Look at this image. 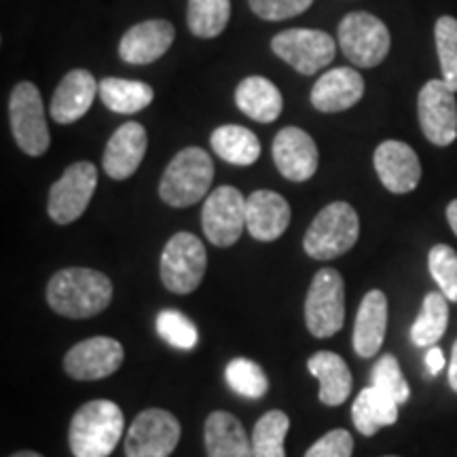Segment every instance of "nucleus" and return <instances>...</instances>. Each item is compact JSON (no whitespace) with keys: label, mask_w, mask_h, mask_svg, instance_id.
<instances>
[{"label":"nucleus","mask_w":457,"mask_h":457,"mask_svg":"<svg viewBox=\"0 0 457 457\" xmlns=\"http://www.w3.org/2000/svg\"><path fill=\"white\" fill-rule=\"evenodd\" d=\"M112 284L102 271L68 267L57 271L47 284V303L60 316L85 320L98 316L111 305Z\"/></svg>","instance_id":"obj_1"},{"label":"nucleus","mask_w":457,"mask_h":457,"mask_svg":"<svg viewBox=\"0 0 457 457\" xmlns=\"http://www.w3.org/2000/svg\"><path fill=\"white\" fill-rule=\"evenodd\" d=\"M125 430L123 411L112 400H91L72 415L68 443L74 457H111Z\"/></svg>","instance_id":"obj_2"},{"label":"nucleus","mask_w":457,"mask_h":457,"mask_svg":"<svg viewBox=\"0 0 457 457\" xmlns=\"http://www.w3.org/2000/svg\"><path fill=\"white\" fill-rule=\"evenodd\" d=\"M212 180V157L199 146L182 148L163 171L159 182V197L171 208H188L208 195Z\"/></svg>","instance_id":"obj_3"},{"label":"nucleus","mask_w":457,"mask_h":457,"mask_svg":"<svg viewBox=\"0 0 457 457\" xmlns=\"http://www.w3.org/2000/svg\"><path fill=\"white\" fill-rule=\"evenodd\" d=\"M360 236V220L356 210L347 202H333L307 228L303 237V248L316 261H330L350 253Z\"/></svg>","instance_id":"obj_4"},{"label":"nucleus","mask_w":457,"mask_h":457,"mask_svg":"<svg viewBox=\"0 0 457 457\" xmlns=\"http://www.w3.org/2000/svg\"><path fill=\"white\" fill-rule=\"evenodd\" d=\"M337 38L343 55L360 68L379 66L390 54L392 45L390 30L384 21L364 11H353L343 17Z\"/></svg>","instance_id":"obj_5"},{"label":"nucleus","mask_w":457,"mask_h":457,"mask_svg":"<svg viewBox=\"0 0 457 457\" xmlns=\"http://www.w3.org/2000/svg\"><path fill=\"white\" fill-rule=\"evenodd\" d=\"M205 267L208 254L204 242L187 231L170 237L159 261L162 282L174 295H188L197 290L205 276Z\"/></svg>","instance_id":"obj_6"},{"label":"nucleus","mask_w":457,"mask_h":457,"mask_svg":"<svg viewBox=\"0 0 457 457\" xmlns=\"http://www.w3.org/2000/svg\"><path fill=\"white\" fill-rule=\"evenodd\" d=\"M11 131L17 146L30 157H41L51 145L41 91L30 81L17 83L9 100Z\"/></svg>","instance_id":"obj_7"},{"label":"nucleus","mask_w":457,"mask_h":457,"mask_svg":"<svg viewBox=\"0 0 457 457\" xmlns=\"http://www.w3.org/2000/svg\"><path fill=\"white\" fill-rule=\"evenodd\" d=\"M345 322V284L337 270H320L305 299V324L316 339H328Z\"/></svg>","instance_id":"obj_8"},{"label":"nucleus","mask_w":457,"mask_h":457,"mask_svg":"<svg viewBox=\"0 0 457 457\" xmlns=\"http://www.w3.org/2000/svg\"><path fill=\"white\" fill-rule=\"evenodd\" d=\"M271 49L279 60L305 77H313L327 68L337 55V43L328 32L307 30V28H293L276 34Z\"/></svg>","instance_id":"obj_9"},{"label":"nucleus","mask_w":457,"mask_h":457,"mask_svg":"<svg viewBox=\"0 0 457 457\" xmlns=\"http://www.w3.org/2000/svg\"><path fill=\"white\" fill-rule=\"evenodd\" d=\"M98 187V170L89 162H77L66 168L62 179L51 187L47 212L57 225H71L81 219Z\"/></svg>","instance_id":"obj_10"},{"label":"nucleus","mask_w":457,"mask_h":457,"mask_svg":"<svg viewBox=\"0 0 457 457\" xmlns=\"http://www.w3.org/2000/svg\"><path fill=\"white\" fill-rule=\"evenodd\" d=\"M179 441V420L165 409H146L131 421L125 438V457H170Z\"/></svg>","instance_id":"obj_11"},{"label":"nucleus","mask_w":457,"mask_h":457,"mask_svg":"<svg viewBox=\"0 0 457 457\" xmlns=\"http://www.w3.org/2000/svg\"><path fill=\"white\" fill-rule=\"evenodd\" d=\"M205 237L219 248H228L245 228V199L236 187H219L210 193L202 210Z\"/></svg>","instance_id":"obj_12"},{"label":"nucleus","mask_w":457,"mask_h":457,"mask_svg":"<svg viewBox=\"0 0 457 457\" xmlns=\"http://www.w3.org/2000/svg\"><path fill=\"white\" fill-rule=\"evenodd\" d=\"M421 131L432 145L449 146L457 138V100L455 91L447 83L432 79L420 91L417 98Z\"/></svg>","instance_id":"obj_13"},{"label":"nucleus","mask_w":457,"mask_h":457,"mask_svg":"<svg viewBox=\"0 0 457 457\" xmlns=\"http://www.w3.org/2000/svg\"><path fill=\"white\" fill-rule=\"evenodd\" d=\"M123 364V345L111 337H91L71 347L64 370L77 381H98L117 373Z\"/></svg>","instance_id":"obj_14"},{"label":"nucleus","mask_w":457,"mask_h":457,"mask_svg":"<svg viewBox=\"0 0 457 457\" xmlns=\"http://www.w3.org/2000/svg\"><path fill=\"white\" fill-rule=\"evenodd\" d=\"M375 170L381 185L390 193L404 195L421 180V163L417 153L400 140H386L375 151Z\"/></svg>","instance_id":"obj_15"},{"label":"nucleus","mask_w":457,"mask_h":457,"mask_svg":"<svg viewBox=\"0 0 457 457\" xmlns=\"http://www.w3.org/2000/svg\"><path fill=\"white\" fill-rule=\"evenodd\" d=\"M273 162L279 174L293 182L310 180L318 170V146L305 129L284 128L273 138Z\"/></svg>","instance_id":"obj_16"},{"label":"nucleus","mask_w":457,"mask_h":457,"mask_svg":"<svg viewBox=\"0 0 457 457\" xmlns=\"http://www.w3.org/2000/svg\"><path fill=\"white\" fill-rule=\"evenodd\" d=\"M176 30L168 20H146L131 26L119 43V55L125 64L146 66L168 54Z\"/></svg>","instance_id":"obj_17"},{"label":"nucleus","mask_w":457,"mask_h":457,"mask_svg":"<svg viewBox=\"0 0 457 457\" xmlns=\"http://www.w3.org/2000/svg\"><path fill=\"white\" fill-rule=\"evenodd\" d=\"M146 129L136 121L123 123L111 136L104 151V159H102L108 179L128 180L129 176H134L146 155Z\"/></svg>","instance_id":"obj_18"},{"label":"nucleus","mask_w":457,"mask_h":457,"mask_svg":"<svg viewBox=\"0 0 457 457\" xmlns=\"http://www.w3.org/2000/svg\"><path fill=\"white\" fill-rule=\"evenodd\" d=\"M96 94H100V83L96 81L94 74L85 68L71 71L57 85L54 98H51V117L62 125L79 121L94 104Z\"/></svg>","instance_id":"obj_19"},{"label":"nucleus","mask_w":457,"mask_h":457,"mask_svg":"<svg viewBox=\"0 0 457 457\" xmlns=\"http://www.w3.org/2000/svg\"><path fill=\"white\" fill-rule=\"evenodd\" d=\"M290 225V205L279 193L254 191L245 199V228L259 242L282 237Z\"/></svg>","instance_id":"obj_20"},{"label":"nucleus","mask_w":457,"mask_h":457,"mask_svg":"<svg viewBox=\"0 0 457 457\" xmlns=\"http://www.w3.org/2000/svg\"><path fill=\"white\" fill-rule=\"evenodd\" d=\"M364 96V79L353 68H333L313 83L312 104L320 112H343Z\"/></svg>","instance_id":"obj_21"},{"label":"nucleus","mask_w":457,"mask_h":457,"mask_svg":"<svg viewBox=\"0 0 457 457\" xmlns=\"http://www.w3.org/2000/svg\"><path fill=\"white\" fill-rule=\"evenodd\" d=\"M387 330V296L381 290L364 295L353 324V352L360 358L377 356L386 341Z\"/></svg>","instance_id":"obj_22"},{"label":"nucleus","mask_w":457,"mask_h":457,"mask_svg":"<svg viewBox=\"0 0 457 457\" xmlns=\"http://www.w3.org/2000/svg\"><path fill=\"white\" fill-rule=\"evenodd\" d=\"M204 438L208 457H254L253 441L245 436L244 426L227 411H214L208 415Z\"/></svg>","instance_id":"obj_23"},{"label":"nucleus","mask_w":457,"mask_h":457,"mask_svg":"<svg viewBox=\"0 0 457 457\" xmlns=\"http://www.w3.org/2000/svg\"><path fill=\"white\" fill-rule=\"evenodd\" d=\"M307 369L318 377L320 403L327 407H339L352 392V373L345 360L335 352H318L307 360Z\"/></svg>","instance_id":"obj_24"},{"label":"nucleus","mask_w":457,"mask_h":457,"mask_svg":"<svg viewBox=\"0 0 457 457\" xmlns=\"http://www.w3.org/2000/svg\"><path fill=\"white\" fill-rule=\"evenodd\" d=\"M236 104L253 121L273 123L282 114L284 100L270 79L248 77L237 85Z\"/></svg>","instance_id":"obj_25"},{"label":"nucleus","mask_w":457,"mask_h":457,"mask_svg":"<svg viewBox=\"0 0 457 457\" xmlns=\"http://www.w3.org/2000/svg\"><path fill=\"white\" fill-rule=\"evenodd\" d=\"M398 403H394L390 396L377 390L375 386L364 387L353 400L352 420L353 426L364 436H375L381 428L396 424L398 420Z\"/></svg>","instance_id":"obj_26"},{"label":"nucleus","mask_w":457,"mask_h":457,"mask_svg":"<svg viewBox=\"0 0 457 457\" xmlns=\"http://www.w3.org/2000/svg\"><path fill=\"white\" fill-rule=\"evenodd\" d=\"M212 151L222 162L237 165V168H248L256 163L261 157V142L254 131L242 125H220L210 136Z\"/></svg>","instance_id":"obj_27"},{"label":"nucleus","mask_w":457,"mask_h":457,"mask_svg":"<svg viewBox=\"0 0 457 457\" xmlns=\"http://www.w3.org/2000/svg\"><path fill=\"white\" fill-rule=\"evenodd\" d=\"M155 91L151 85L142 81H128V79L106 77L100 81V100L108 111L117 114H136L151 104Z\"/></svg>","instance_id":"obj_28"},{"label":"nucleus","mask_w":457,"mask_h":457,"mask_svg":"<svg viewBox=\"0 0 457 457\" xmlns=\"http://www.w3.org/2000/svg\"><path fill=\"white\" fill-rule=\"evenodd\" d=\"M449 324V301L441 290L438 293H428L421 305L420 316H417L413 328H411V339L417 347H432L438 339H443L445 330Z\"/></svg>","instance_id":"obj_29"},{"label":"nucleus","mask_w":457,"mask_h":457,"mask_svg":"<svg viewBox=\"0 0 457 457\" xmlns=\"http://www.w3.org/2000/svg\"><path fill=\"white\" fill-rule=\"evenodd\" d=\"M231 20V0H188L187 24L199 38H214L225 32Z\"/></svg>","instance_id":"obj_30"},{"label":"nucleus","mask_w":457,"mask_h":457,"mask_svg":"<svg viewBox=\"0 0 457 457\" xmlns=\"http://www.w3.org/2000/svg\"><path fill=\"white\" fill-rule=\"evenodd\" d=\"M290 420L284 411H267L265 415L256 421L253 432V451L254 457H286L284 441L288 434Z\"/></svg>","instance_id":"obj_31"},{"label":"nucleus","mask_w":457,"mask_h":457,"mask_svg":"<svg viewBox=\"0 0 457 457\" xmlns=\"http://www.w3.org/2000/svg\"><path fill=\"white\" fill-rule=\"evenodd\" d=\"M227 384L231 386L233 392L239 396L259 400L270 390V381H267L265 370H262L254 360L236 358L227 364L225 370Z\"/></svg>","instance_id":"obj_32"},{"label":"nucleus","mask_w":457,"mask_h":457,"mask_svg":"<svg viewBox=\"0 0 457 457\" xmlns=\"http://www.w3.org/2000/svg\"><path fill=\"white\" fill-rule=\"evenodd\" d=\"M438 62H441L443 81L451 91H457V20L443 15L434 26Z\"/></svg>","instance_id":"obj_33"},{"label":"nucleus","mask_w":457,"mask_h":457,"mask_svg":"<svg viewBox=\"0 0 457 457\" xmlns=\"http://www.w3.org/2000/svg\"><path fill=\"white\" fill-rule=\"evenodd\" d=\"M370 386H375L377 390H381L398 404H404L411 396V387L404 379L403 369L392 353H386L377 360L373 370H370Z\"/></svg>","instance_id":"obj_34"},{"label":"nucleus","mask_w":457,"mask_h":457,"mask_svg":"<svg viewBox=\"0 0 457 457\" xmlns=\"http://www.w3.org/2000/svg\"><path fill=\"white\" fill-rule=\"evenodd\" d=\"M157 333L163 341H168L176 350H193L199 341V333L195 324L188 320L182 312L163 310L157 316Z\"/></svg>","instance_id":"obj_35"},{"label":"nucleus","mask_w":457,"mask_h":457,"mask_svg":"<svg viewBox=\"0 0 457 457\" xmlns=\"http://www.w3.org/2000/svg\"><path fill=\"white\" fill-rule=\"evenodd\" d=\"M428 267L438 290L449 303H457V253L447 244H436L428 254Z\"/></svg>","instance_id":"obj_36"},{"label":"nucleus","mask_w":457,"mask_h":457,"mask_svg":"<svg viewBox=\"0 0 457 457\" xmlns=\"http://www.w3.org/2000/svg\"><path fill=\"white\" fill-rule=\"evenodd\" d=\"M254 15L267 21H282L305 13L312 7L313 0H248Z\"/></svg>","instance_id":"obj_37"},{"label":"nucleus","mask_w":457,"mask_h":457,"mask_svg":"<svg viewBox=\"0 0 457 457\" xmlns=\"http://www.w3.org/2000/svg\"><path fill=\"white\" fill-rule=\"evenodd\" d=\"M353 438L347 430H330L307 449L305 457H352Z\"/></svg>","instance_id":"obj_38"},{"label":"nucleus","mask_w":457,"mask_h":457,"mask_svg":"<svg viewBox=\"0 0 457 457\" xmlns=\"http://www.w3.org/2000/svg\"><path fill=\"white\" fill-rule=\"evenodd\" d=\"M426 367L430 375H438L445 369V356H443L441 347H436V345L430 347V352L426 353Z\"/></svg>","instance_id":"obj_39"},{"label":"nucleus","mask_w":457,"mask_h":457,"mask_svg":"<svg viewBox=\"0 0 457 457\" xmlns=\"http://www.w3.org/2000/svg\"><path fill=\"white\" fill-rule=\"evenodd\" d=\"M449 386L451 390L457 392V341L453 343V353H451V364H449Z\"/></svg>","instance_id":"obj_40"},{"label":"nucleus","mask_w":457,"mask_h":457,"mask_svg":"<svg viewBox=\"0 0 457 457\" xmlns=\"http://www.w3.org/2000/svg\"><path fill=\"white\" fill-rule=\"evenodd\" d=\"M447 220H449L451 228H453V233L457 236V199H453V202L447 205Z\"/></svg>","instance_id":"obj_41"},{"label":"nucleus","mask_w":457,"mask_h":457,"mask_svg":"<svg viewBox=\"0 0 457 457\" xmlns=\"http://www.w3.org/2000/svg\"><path fill=\"white\" fill-rule=\"evenodd\" d=\"M11 457H43L41 453H37V451H17Z\"/></svg>","instance_id":"obj_42"},{"label":"nucleus","mask_w":457,"mask_h":457,"mask_svg":"<svg viewBox=\"0 0 457 457\" xmlns=\"http://www.w3.org/2000/svg\"><path fill=\"white\" fill-rule=\"evenodd\" d=\"M386 457H396V455H386Z\"/></svg>","instance_id":"obj_43"}]
</instances>
